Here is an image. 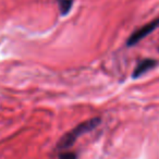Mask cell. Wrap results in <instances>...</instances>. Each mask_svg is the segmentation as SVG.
I'll return each instance as SVG.
<instances>
[{
  "label": "cell",
  "mask_w": 159,
  "mask_h": 159,
  "mask_svg": "<svg viewBox=\"0 0 159 159\" xmlns=\"http://www.w3.org/2000/svg\"><path fill=\"white\" fill-rule=\"evenodd\" d=\"M158 27H159V19L152 20V22L145 24L144 26H142L141 29H139L137 31H135L134 33H132V35L126 40V46L131 47V46L136 45L137 43H139L142 39H144L146 36L152 34V32L156 29H158Z\"/></svg>",
  "instance_id": "2"
},
{
  "label": "cell",
  "mask_w": 159,
  "mask_h": 159,
  "mask_svg": "<svg viewBox=\"0 0 159 159\" xmlns=\"http://www.w3.org/2000/svg\"><path fill=\"white\" fill-rule=\"evenodd\" d=\"M100 118H93L89 119L87 121H84L82 123H80L79 125H76L75 128H73L71 131H69L68 133L63 135L60 139L59 143H58V147L60 149H64V148H69L70 146H72L75 143L77 139L81 135L85 134L87 132H91L92 130H94L95 128H97L100 123Z\"/></svg>",
  "instance_id": "1"
},
{
  "label": "cell",
  "mask_w": 159,
  "mask_h": 159,
  "mask_svg": "<svg viewBox=\"0 0 159 159\" xmlns=\"http://www.w3.org/2000/svg\"><path fill=\"white\" fill-rule=\"evenodd\" d=\"M76 155L74 152H62L60 155V158L59 159H76Z\"/></svg>",
  "instance_id": "5"
},
{
  "label": "cell",
  "mask_w": 159,
  "mask_h": 159,
  "mask_svg": "<svg viewBox=\"0 0 159 159\" xmlns=\"http://www.w3.org/2000/svg\"><path fill=\"white\" fill-rule=\"evenodd\" d=\"M59 7L60 13L62 16H66L71 11L73 6V0H56Z\"/></svg>",
  "instance_id": "4"
},
{
  "label": "cell",
  "mask_w": 159,
  "mask_h": 159,
  "mask_svg": "<svg viewBox=\"0 0 159 159\" xmlns=\"http://www.w3.org/2000/svg\"><path fill=\"white\" fill-rule=\"evenodd\" d=\"M157 66V61L154 59H144L142 61H139L137 63V66H135L134 71L132 73L133 79H137L141 75L145 74L146 72H148L149 70H152V68Z\"/></svg>",
  "instance_id": "3"
}]
</instances>
